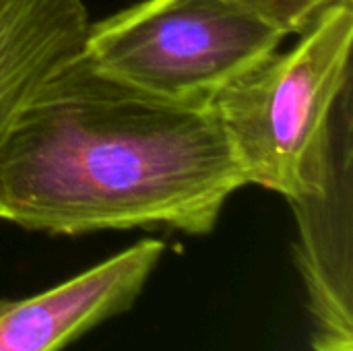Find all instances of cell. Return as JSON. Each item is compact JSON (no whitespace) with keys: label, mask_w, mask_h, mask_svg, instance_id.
<instances>
[{"label":"cell","mask_w":353,"mask_h":351,"mask_svg":"<svg viewBox=\"0 0 353 351\" xmlns=\"http://www.w3.org/2000/svg\"><path fill=\"white\" fill-rule=\"evenodd\" d=\"M256 12L283 35H300L323 12L353 0H230Z\"/></svg>","instance_id":"cell-7"},{"label":"cell","mask_w":353,"mask_h":351,"mask_svg":"<svg viewBox=\"0 0 353 351\" xmlns=\"http://www.w3.org/2000/svg\"><path fill=\"white\" fill-rule=\"evenodd\" d=\"M147 238L39 294L0 298V351H62L99 323L128 310L163 257Z\"/></svg>","instance_id":"cell-5"},{"label":"cell","mask_w":353,"mask_h":351,"mask_svg":"<svg viewBox=\"0 0 353 351\" xmlns=\"http://www.w3.org/2000/svg\"><path fill=\"white\" fill-rule=\"evenodd\" d=\"M83 0H0V155L21 114L85 43Z\"/></svg>","instance_id":"cell-6"},{"label":"cell","mask_w":353,"mask_h":351,"mask_svg":"<svg viewBox=\"0 0 353 351\" xmlns=\"http://www.w3.org/2000/svg\"><path fill=\"white\" fill-rule=\"evenodd\" d=\"M246 186L211 108L97 72L81 52L35 95L0 155V221L50 236L211 234Z\"/></svg>","instance_id":"cell-1"},{"label":"cell","mask_w":353,"mask_h":351,"mask_svg":"<svg viewBox=\"0 0 353 351\" xmlns=\"http://www.w3.org/2000/svg\"><path fill=\"white\" fill-rule=\"evenodd\" d=\"M353 2L323 12L288 52H273L213 99L248 184L288 203L310 192L333 108L352 83Z\"/></svg>","instance_id":"cell-2"},{"label":"cell","mask_w":353,"mask_h":351,"mask_svg":"<svg viewBox=\"0 0 353 351\" xmlns=\"http://www.w3.org/2000/svg\"><path fill=\"white\" fill-rule=\"evenodd\" d=\"M283 33L230 0H141L89 23L81 56L145 95L205 106L279 50Z\"/></svg>","instance_id":"cell-3"},{"label":"cell","mask_w":353,"mask_h":351,"mask_svg":"<svg viewBox=\"0 0 353 351\" xmlns=\"http://www.w3.org/2000/svg\"><path fill=\"white\" fill-rule=\"evenodd\" d=\"M352 83L329 122L327 151L310 192L290 201L294 257L308 298L314 351H353V110Z\"/></svg>","instance_id":"cell-4"}]
</instances>
